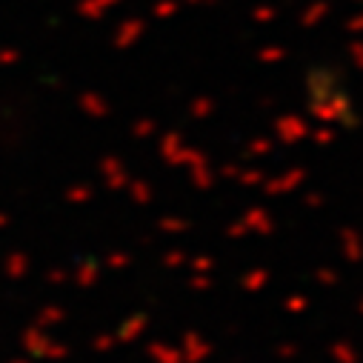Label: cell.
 Returning <instances> with one entry per match:
<instances>
[]
</instances>
